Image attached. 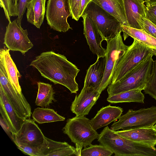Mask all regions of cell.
<instances>
[{
  "label": "cell",
  "instance_id": "f35d334b",
  "mask_svg": "<svg viewBox=\"0 0 156 156\" xmlns=\"http://www.w3.org/2000/svg\"></svg>",
  "mask_w": 156,
  "mask_h": 156
},
{
  "label": "cell",
  "instance_id": "ac0fdd59",
  "mask_svg": "<svg viewBox=\"0 0 156 156\" xmlns=\"http://www.w3.org/2000/svg\"><path fill=\"white\" fill-rule=\"evenodd\" d=\"M119 135L132 141L154 147L156 131L152 127L116 131Z\"/></svg>",
  "mask_w": 156,
  "mask_h": 156
},
{
  "label": "cell",
  "instance_id": "8992f818",
  "mask_svg": "<svg viewBox=\"0 0 156 156\" xmlns=\"http://www.w3.org/2000/svg\"><path fill=\"white\" fill-rule=\"evenodd\" d=\"M119 119L112 124L111 129L116 131L152 127L156 123V106L137 110L129 109Z\"/></svg>",
  "mask_w": 156,
  "mask_h": 156
},
{
  "label": "cell",
  "instance_id": "f1b7e54d",
  "mask_svg": "<svg viewBox=\"0 0 156 156\" xmlns=\"http://www.w3.org/2000/svg\"><path fill=\"white\" fill-rule=\"evenodd\" d=\"M18 0H0L1 7L3 9L6 18L11 22V16H18Z\"/></svg>",
  "mask_w": 156,
  "mask_h": 156
},
{
  "label": "cell",
  "instance_id": "9c48e42d",
  "mask_svg": "<svg viewBox=\"0 0 156 156\" xmlns=\"http://www.w3.org/2000/svg\"><path fill=\"white\" fill-rule=\"evenodd\" d=\"M72 16L69 0H48L46 17L51 28L59 32H65L72 28L67 18Z\"/></svg>",
  "mask_w": 156,
  "mask_h": 156
},
{
  "label": "cell",
  "instance_id": "7c38bea8",
  "mask_svg": "<svg viewBox=\"0 0 156 156\" xmlns=\"http://www.w3.org/2000/svg\"><path fill=\"white\" fill-rule=\"evenodd\" d=\"M34 119H25L18 131L14 135L13 141L16 145L38 147L43 143L45 136Z\"/></svg>",
  "mask_w": 156,
  "mask_h": 156
},
{
  "label": "cell",
  "instance_id": "4dcf8cb0",
  "mask_svg": "<svg viewBox=\"0 0 156 156\" xmlns=\"http://www.w3.org/2000/svg\"><path fill=\"white\" fill-rule=\"evenodd\" d=\"M138 22L142 30L156 38V25L141 16H140Z\"/></svg>",
  "mask_w": 156,
  "mask_h": 156
},
{
  "label": "cell",
  "instance_id": "4316f807",
  "mask_svg": "<svg viewBox=\"0 0 156 156\" xmlns=\"http://www.w3.org/2000/svg\"><path fill=\"white\" fill-rule=\"evenodd\" d=\"M70 146L66 142L56 141L45 136L43 143L38 148L40 156H52L54 153L60 149Z\"/></svg>",
  "mask_w": 156,
  "mask_h": 156
},
{
  "label": "cell",
  "instance_id": "4fadbf2b",
  "mask_svg": "<svg viewBox=\"0 0 156 156\" xmlns=\"http://www.w3.org/2000/svg\"><path fill=\"white\" fill-rule=\"evenodd\" d=\"M83 34L90 51L97 57L105 56L106 49L102 46L104 40L102 34L92 19L87 14H82Z\"/></svg>",
  "mask_w": 156,
  "mask_h": 156
},
{
  "label": "cell",
  "instance_id": "836d02e7",
  "mask_svg": "<svg viewBox=\"0 0 156 156\" xmlns=\"http://www.w3.org/2000/svg\"><path fill=\"white\" fill-rule=\"evenodd\" d=\"M146 6L145 18L156 25V4Z\"/></svg>",
  "mask_w": 156,
  "mask_h": 156
},
{
  "label": "cell",
  "instance_id": "d590c367",
  "mask_svg": "<svg viewBox=\"0 0 156 156\" xmlns=\"http://www.w3.org/2000/svg\"><path fill=\"white\" fill-rule=\"evenodd\" d=\"M91 0H81L79 15L81 17L84 10L89 3Z\"/></svg>",
  "mask_w": 156,
  "mask_h": 156
},
{
  "label": "cell",
  "instance_id": "ba28073f",
  "mask_svg": "<svg viewBox=\"0 0 156 156\" xmlns=\"http://www.w3.org/2000/svg\"><path fill=\"white\" fill-rule=\"evenodd\" d=\"M133 39V43L118 64L111 83L119 81L148 56L151 54L154 55L152 50L147 46L136 39Z\"/></svg>",
  "mask_w": 156,
  "mask_h": 156
},
{
  "label": "cell",
  "instance_id": "1f68e13d",
  "mask_svg": "<svg viewBox=\"0 0 156 156\" xmlns=\"http://www.w3.org/2000/svg\"><path fill=\"white\" fill-rule=\"evenodd\" d=\"M73 19L78 21L80 18L79 13L81 0H69Z\"/></svg>",
  "mask_w": 156,
  "mask_h": 156
},
{
  "label": "cell",
  "instance_id": "7402d4cb",
  "mask_svg": "<svg viewBox=\"0 0 156 156\" xmlns=\"http://www.w3.org/2000/svg\"><path fill=\"white\" fill-rule=\"evenodd\" d=\"M46 0H30L27 8V21L40 28L44 18Z\"/></svg>",
  "mask_w": 156,
  "mask_h": 156
},
{
  "label": "cell",
  "instance_id": "f546056e",
  "mask_svg": "<svg viewBox=\"0 0 156 156\" xmlns=\"http://www.w3.org/2000/svg\"><path fill=\"white\" fill-rule=\"evenodd\" d=\"M143 90L156 101V59L153 60L151 73Z\"/></svg>",
  "mask_w": 156,
  "mask_h": 156
},
{
  "label": "cell",
  "instance_id": "d6986e66",
  "mask_svg": "<svg viewBox=\"0 0 156 156\" xmlns=\"http://www.w3.org/2000/svg\"><path fill=\"white\" fill-rule=\"evenodd\" d=\"M123 112L122 108L119 107L112 106L110 105L103 107L90 120L91 125L95 130L107 126L119 119Z\"/></svg>",
  "mask_w": 156,
  "mask_h": 156
},
{
  "label": "cell",
  "instance_id": "44dd1931",
  "mask_svg": "<svg viewBox=\"0 0 156 156\" xmlns=\"http://www.w3.org/2000/svg\"><path fill=\"white\" fill-rule=\"evenodd\" d=\"M114 16L123 25L128 26L123 0H91Z\"/></svg>",
  "mask_w": 156,
  "mask_h": 156
},
{
  "label": "cell",
  "instance_id": "ffe728a7",
  "mask_svg": "<svg viewBox=\"0 0 156 156\" xmlns=\"http://www.w3.org/2000/svg\"><path fill=\"white\" fill-rule=\"evenodd\" d=\"M105 57H97L95 62L87 69L85 76L84 87H92L99 90L104 73Z\"/></svg>",
  "mask_w": 156,
  "mask_h": 156
},
{
  "label": "cell",
  "instance_id": "2e32d148",
  "mask_svg": "<svg viewBox=\"0 0 156 156\" xmlns=\"http://www.w3.org/2000/svg\"><path fill=\"white\" fill-rule=\"evenodd\" d=\"M128 26L142 30L138 20L141 16L145 18L147 6L145 0H123Z\"/></svg>",
  "mask_w": 156,
  "mask_h": 156
},
{
  "label": "cell",
  "instance_id": "6da1fadb",
  "mask_svg": "<svg viewBox=\"0 0 156 156\" xmlns=\"http://www.w3.org/2000/svg\"><path fill=\"white\" fill-rule=\"evenodd\" d=\"M30 65L51 82L66 87L71 93L78 91L76 78L80 70L64 55L52 51L43 52L36 57Z\"/></svg>",
  "mask_w": 156,
  "mask_h": 156
},
{
  "label": "cell",
  "instance_id": "cb8c5ba5",
  "mask_svg": "<svg viewBox=\"0 0 156 156\" xmlns=\"http://www.w3.org/2000/svg\"><path fill=\"white\" fill-rule=\"evenodd\" d=\"M142 90L133 89L108 96L107 101L112 104L130 102L144 103L145 97Z\"/></svg>",
  "mask_w": 156,
  "mask_h": 156
},
{
  "label": "cell",
  "instance_id": "d6a6232c",
  "mask_svg": "<svg viewBox=\"0 0 156 156\" xmlns=\"http://www.w3.org/2000/svg\"><path fill=\"white\" fill-rule=\"evenodd\" d=\"M18 148L24 154L31 156H40L38 147H34L30 146L18 145Z\"/></svg>",
  "mask_w": 156,
  "mask_h": 156
},
{
  "label": "cell",
  "instance_id": "3957f363",
  "mask_svg": "<svg viewBox=\"0 0 156 156\" xmlns=\"http://www.w3.org/2000/svg\"><path fill=\"white\" fill-rule=\"evenodd\" d=\"M153 56L151 54L119 81L111 83L107 87L108 96L133 89L144 90L151 73Z\"/></svg>",
  "mask_w": 156,
  "mask_h": 156
},
{
  "label": "cell",
  "instance_id": "484cf974",
  "mask_svg": "<svg viewBox=\"0 0 156 156\" xmlns=\"http://www.w3.org/2000/svg\"><path fill=\"white\" fill-rule=\"evenodd\" d=\"M38 91L35 101L36 105L42 107H46L55 101L54 91L52 85L41 82L37 83Z\"/></svg>",
  "mask_w": 156,
  "mask_h": 156
},
{
  "label": "cell",
  "instance_id": "83f0119b",
  "mask_svg": "<svg viewBox=\"0 0 156 156\" xmlns=\"http://www.w3.org/2000/svg\"><path fill=\"white\" fill-rule=\"evenodd\" d=\"M113 154L112 152L101 144H91L82 149L80 156H110Z\"/></svg>",
  "mask_w": 156,
  "mask_h": 156
},
{
  "label": "cell",
  "instance_id": "74e56055",
  "mask_svg": "<svg viewBox=\"0 0 156 156\" xmlns=\"http://www.w3.org/2000/svg\"><path fill=\"white\" fill-rule=\"evenodd\" d=\"M153 129H154L156 130V123L152 127Z\"/></svg>",
  "mask_w": 156,
  "mask_h": 156
},
{
  "label": "cell",
  "instance_id": "603a6c76",
  "mask_svg": "<svg viewBox=\"0 0 156 156\" xmlns=\"http://www.w3.org/2000/svg\"><path fill=\"white\" fill-rule=\"evenodd\" d=\"M122 28L124 41L129 36L133 39H136L150 48L152 51L154 56L156 57V38L143 30L135 29L123 25Z\"/></svg>",
  "mask_w": 156,
  "mask_h": 156
},
{
  "label": "cell",
  "instance_id": "5b68a950",
  "mask_svg": "<svg viewBox=\"0 0 156 156\" xmlns=\"http://www.w3.org/2000/svg\"><path fill=\"white\" fill-rule=\"evenodd\" d=\"M82 14H86L93 21L104 40L114 38L122 32V24L114 16L91 1Z\"/></svg>",
  "mask_w": 156,
  "mask_h": 156
},
{
  "label": "cell",
  "instance_id": "8fae6325",
  "mask_svg": "<svg viewBox=\"0 0 156 156\" xmlns=\"http://www.w3.org/2000/svg\"><path fill=\"white\" fill-rule=\"evenodd\" d=\"M28 35L27 30H24L15 20L9 22L6 27L4 44L10 50L20 51L24 55L33 47Z\"/></svg>",
  "mask_w": 156,
  "mask_h": 156
},
{
  "label": "cell",
  "instance_id": "277c9868",
  "mask_svg": "<svg viewBox=\"0 0 156 156\" xmlns=\"http://www.w3.org/2000/svg\"><path fill=\"white\" fill-rule=\"evenodd\" d=\"M63 130L75 144L77 156H80L83 148L91 145L99 134L92 127L90 120L84 116L76 115L69 119Z\"/></svg>",
  "mask_w": 156,
  "mask_h": 156
},
{
  "label": "cell",
  "instance_id": "e575fe53",
  "mask_svg": "<svg viewBox=\"0 0 156 156\" xmlns=\"http://www.w3.org/2000/svg\"><path fill=\"white\" fill-rule=\"evenodd\" d=\"M0 124L6 133L9 136V137L12 139V140L13 142L14 140V136L10 131L9 127L8 126L3 119L0 116Z\"/></svg>",
  "mask_w": 156,
  "mask_h": 156
},
{
  "label": "cell",
  "instance_id": "e0dca14e",
  "mask_svg": "<svg viewBox=\"0 0 156 156\" xmlns=\"http://www.w3.org/2000/svg\"><path fill=\"white\" fill-rule=\"evenodd\" d=\"M9 49L4 46L0 51V66L1 67L13 86L22 93L19 79L20 75L9 53Z\"/></svg>",
  "mask_w": 156,
  "mask_h": 156
},
{
  "label": "cell",
  "instance_id": "52a82bcc",
  "mask_svg": "<svg viewBox=\"0 0 156 156\" xmlns=\"http://www.w3.org/2000/svg\"><path fill=\"white\" fill-rule=\"evenodd\" d=\"M121 33L114 38L106 41L105 68L99 90L100 93L111 83L115 70L129 46L124 43Z\"/></svg>",
  "mask_w": 156,
  "mask_h": 156
},
{
  "label": "cell",
  "instance_id": "d4e9b609",
  "mask_svg": "<svg viewBox=\"0 0 156 156\" xmlns=\"http://www.w3.org/2000/svg\"><path fill=\"white\" fill-rule=\"evenodd\" d=\"M34 120L39 124L63 121L65 118L52 109L42 108H35L32 115Z\"/></svg>",
  "mask_w": 156,
  "mask_h": 156
},
{
  "label": "cell",
  "instance_id": "8d00e7d4",
  "mask_svg": "<svg viewBox=\"0 0 156 156\" xmlns=\"http://www.w3.org/2000/svg\"><path fill=\"white\" fill-rule=\"evenodd\" d=\"M145 1L147 6L156 4V0H145Z\"/></svg>",
  "mask_w": 156,
  "mask_h": 156
},
{
  "label": "cell",
  "instance_id": "30bf717a",
  "mask_svg": "<svg viewBox=\"0 0 156 156\" xmlns=\"http://www.w3.org/2000/svg\"><path fill=\"white\" fill-rule=\"evenodd\" d=\"M0 84L8 101L17 114L24 119L30 118L32 114L30 105L23 93L11 84L0 66Z\"/></svg>",
  "mask_w": 156,
  "mask_h": 156
},
{
  "label": "cell",
  "instance_id": "9a60e30c",
  "mask_svg": "<svg viewBox=\"0 0 156 156\" xmlns=\"http://www.w3.org/2000/svg\"><path fill=\"white\" fill-rule=\"evenodd\" d=\"M1 116L14 135L18 131L25 119L20 117L8 101L2 87L0 86Z\"/></svg>",
  "mask_w": 156,
  "mask_h": 156
},
{
  "label": "cell",
  "instance_id": "7a4b0ae2",
  "mask_svg": "<svg viewBox=\"0 0 156 156\" xmlns=\"http://www.w3.org/2000/svg\"><path fill=\"white\" fill-rule=\"evenodd\" d=\"M98 141L115 156H156V148L135 142L119 135L108 126L99 134Z\"/></svg>",
  "mask_w": 156,
  "mask_h": 156
},
{
  "label": "cell",
  "instance_id": "5bb4252c",
  "mask_svg": "<svg viewBox=\"0 0 156 156\" xmlns=\"http://www.w3.org/2000/svg\"><path fill=\"white\" fill-rule=\"evenodd\" d=\"M101 94L93 88L83 86L80 94L76 95L72 102L70 107L71 112L76 115H88Z\"/></svg>",
  "mask_w": 156,
  "mask_h": 156
}]
</instances>
